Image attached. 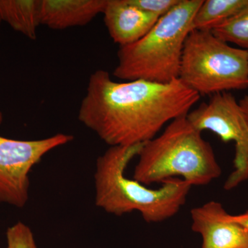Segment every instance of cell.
Returning <instances> with one entry per match:
<instances>
[{
	"label": "cell",
	"instance_id": "9c48e42d",
	"mask_svg": "<svg viewBox=\"0 0 248 248\" xmlns=\"http://www.w3.org/2000/svg\"><path fill=\"white\" fill-rule=\"evenodd\" d=\"M102 14L109 35L120 47L141 40L160 18L134 6L128 0H107Z\"/></svg>",
	"mask_w": 248,
	"mask_h": 248
},
{
	"label": "cell",
	"instance_id": "30bf717a",
	"mask_svg": "<svg viewBox=\"0 0 248 248\" xmlns=\"http://www.w3.org/2000/svg\"><path fill=\"white\" fill-rule=\"evenodd\" d=\"M107 0H41L40 23L54 30L83 27L102 14Z\"/></svg>",
	"mask_w": 248,
	"mask_h": 248
},
{
	"label": "cell",
	"instance_id": "9a60e30c",
	"mask_svg": "<svg viewBox=\"0 0 248 248\" xmlns=\"http://www.w3.org/2000/svg\"><path fill=\"white\" fill-rule=\"evenodd\" d=\"M130 4L143 11L161 17L169 12L180 0H128Z\"/></svg>",
	"mask_w": 248,
	"mask_h": 248
},
{
	"label": "cell",
	"instance_id": "277c9868",
	"mask_svg": "<svg viewBox=\"0 0 248 248\" xmlns=\"http://www.w3.org/2000/svg\"><path fill=\"white\" fill-rule=\"evenodd\" d=\"M203 0H180L141 40L120 47L113 75L123 81L167 84L179 79L183 50Z\"/></svg>",
	"mask_w": 248,
	"mask_h": 248
},
{
	"label": "cell",
	"instance_id": "4fadbf2b",
	"mask_svg": "<svg viewBox=\"0 0 248 248\" xmlns=\"http://www.w3.org/2000/svg\"><path fill=\"white\" fill-rule=\"evenodd\" d=\"M211 32L226 43L248 50V4Z\"/></svg>",
	"mask_w": 248,
	"mask_h": 248
},
{
	"label": "cell",
	"instance_id": "6da1fadb",
	"mask_svg": "<svg viewBox=\"0 0 248 248\" xmlns=\"http://www.w3.org/2000/svg\"><path fill=\"white\" fill-rule=\"evenodd\" d=\"M200 97L179 79L167 84L118 82L99 69L90 76L78 119L110 146H135L153 140L165 125L187 115Z\"/></svg>",
	"mask_w": 248,
	"mask_h": 248
},
{
	"label": "cell",
	"instance_id": "52a82bcc",
	"mask_svg": "<svg viewBox=\"0 0 248 248\" xmlns=\"http://www.w3.org/2000/svg\"><path fill=\"white\" fill-rule=\"evenodd\" d=\"M73 140L63 133L31 141L0 136V202L24 208L29 198L31 170L49 152Z\"/></svg>",
	"mask_w": 248,
	"mask_h": 248
},
{
	"label": "cell",
	"instance_id": "ba28073f",
	"mask_svg": "<svg viewBox=\"0 0 248 248\" xmlns=\"http://www.w3.org/2000/svg\"><path fill=\"white\" fill-rule=\"evenodd\" d=\"M192 231L202 248H248V230L235 221L219 202L211 201L190 212Z\"/></svg>",
	"mask_w": 248,
	"mask_h": 248
},
{
	"label": "cell",
	"instance_id": "ffe728a7",
	"mask_svg": "<svg viewBox=\"0 0 248 248\" xmlns=\"http://www.w3.org/2000/svg\"></svg>",
	"mask_w": 248,
	"mask_h": 248
},
{
	"label": "cell",
	"instance_id": "d6986e66",
	"mask_svg": "<svg viewBox=\"0 0 248 248\" xmlns=\"http://www.w3.org/2000/svg\"><path fill=\"white\" fill-rule=\"evenodd\" d=\"M1 22H2V19H1V16H0V24H1Z\"/></svg>",
	"mask_w": 248,
	"mask_h": 248
},
{
	"label": "cell",
	"instance_id": "8992f818",
	"mask_svg": "<svg viewBox=\"0 0 248 248\" xmlns=\"http://www.w3.org/2000/svg\"><path fill=\"white\" fill-rule=\"evenodd\" d=\"M187 118L199 131L209 130L223 142H234V170L225 182V190H232L247 181L248 120L234 96L231 92L213 94L208 102L190 110Z\"/></svg>",
	"mask_w": 248,
	"mask_h": 248
},
{
	"label": "cell",
	"instance_id": "2e32d148",
	"mask_svg": "<svg viewBox=\"0 0 248 248\" xmlns=\"http://www.w3.org/2000/svg\"><path fill=\"white\" fill-rule=\"evenodd\" d=\"M232 218L240 225L248 230V210L247 211L238 215H232Z\"/></svg>",
	"mask_w": 248,
	"mask_h": 248
},
{
	"label": "cell",
	"instance_id": "7a4b0ae2",
	"mask_svg": "<svg viewBox=\"0 0 248 248\" xmlns=\"http://www.w3.org/2000/svg\"><path fill=\"white\" fill-rule=\"evenodd\" d=\"M143 143L110 146L97 158L95 204L117 216L138 211L147 223H160L179 213L192 186L180 178H172L163 182L159 188L151 189L125 177L127 166L138 156Z\"/></svg>",
	"mask_w": 248,
	"mask_h": 248
},
{
	"label": "cell",
	"instance_id": "8fae6325",
	"mask_svg": "<svg viewBox=\"0 0 248 248\" xmlns=\"http://www.w3.org/2000/svg\"><path fill=\"white\" fill-rule=\"evenodd\" d=\"M41 0H0V16L13 29L31 40L37 37Z\"/></svg>",
	"mask_w": 248,
	"mask_h": 248
},
{
	"label": "cell",
	"instance_id": "5b68a950",
	"mask_svg": "<svg viewBox=\"0 0 248 248\" xmlns=\"http://www.w3.org/2000/svg\"><path fill=\"white\" fill-rule=\"evenodd\" d=\"M179 79L200 96L247 89L248 50L231 46L211 31L192 30L184 45Z\"/></svg>",
	"mask_w": 248,
	"mask_h": 248
},
{
	"label": "cell",
	"instance_id": "7c38bea8",
	"mask_svg": "<svg viewBox=\"0 0 248 248\" xmlns=\"http://www.w3.org/2000/svg\"><path fill=\"white\" fill-rule=\"evenodd\" d=\"M248 4V0H203L192 21V30L211 31Z\"/></svg>",
	"mask_w": 248,
	"mask_h": 248
},
{
	"label": "cell",
	"instance_id": "e0dca14e",
	"mask_svg": "<svg viewBox=\"0 0 248 248\" xmlns=\"http://www.w3.org/2000/svg\"><path fill=\"white\" fill-rule=\"evenodd\" d=\"M239 102L248 120V95H245Z\"/></svg>",
	"mask_w": 248,
	"mask_h": 248
},
{
	"label": "cell",
	"instance_id": "ac0fdd59",
	"mask_svg": "<svg viewBox=\"0 0 248 248\" xmlns=\"http://www.w3.org/2000/svg\"><path fill=\"white\" fill-rule=\"evenodd\" d=\"M2 121H3L2 113H1V111H0V124L2 123Z\"/></svg>",
	"mask_w": 248,
	"mask_h": 248
},
{
	"label": "cell",
	"instance_id": "5bb4252c",
	"mask_svg": "<svg viewBox=\"0 0 248 248\" xmlns=\"http://www.w3.org/2000/svg\"><path fill=\"white\" fill-rule=\"evenodd\" d=\"M7 248H37L33 233L25 223L17 222L6 231Z\"/></svg>",
	"mask_w": 248,
	"mask_h": 248
},
{
	"label": "cell",
	"instance_id": "3957f363",
	"mask_svg": "<svg viewBox=\"0 0 248 248\" xmlns=\"http://www.w3.org/2000/svg\"><path fill=\"white\" fill-rule=\"evenodd\" d=\"M133 179L145 186L182 177L191 186H206L221 175L211 145L187 120L178 117L163 133L145 142Z\"/></svg>",
	"mask_w": 248,
	"mask_h": 248
}]
</instances>
